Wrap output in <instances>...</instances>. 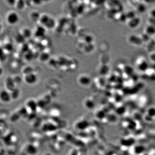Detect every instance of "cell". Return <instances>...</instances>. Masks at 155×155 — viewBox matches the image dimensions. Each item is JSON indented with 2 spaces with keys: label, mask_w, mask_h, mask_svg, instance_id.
<instances>
[{
  "label": "cell",
  "mask_w": 155,
  "mask_h": 155,
  "mask_svg": "<svg viewBox=\"0 0 155 155\" xmlns=\"http://www.w3.org/2000/svg\"><path fill=\"white\" fill-rule=\"evenodd\" d=\"M26 59L28 60H31L33 59V57H34V54L32 51H28L26 52Z\"/></svg>",
  "instance_id": "f1b7e54d"
},
{
  "label": "cell",
  "mask_w": 155,
  "mask_h": 155,
  "mask_svg": "<svg viewBox=\"0 0 155 155\" xmlns=\"http://www.w3.org/2000/svg\"><path fill=\"white\" fill-rule=\"evenodd\" d=\"M150 17L155 18V8L152 9L150 12Z\"/></svg>",
  "instance_id": "e575fe53"
},
{
  "label": "cell",
  "mask_w": 155,
  "mask_h": 155,
  "mask_svg": "<svg viewBox=\"0 0 155 155\" xmlns=\"http://www.w3.org/2000/svg\"><path fill=\"white\" fill-rule=\"evenodd\" d=\"M26 107L29 109L31 111L35 112L38 107V103L34 99L28 100L26 103Z\"/></svg>",
  "instance_id": "ba28073f"
},
{
  "label": "cell",
  "mask_w": 155,
  "mask_h": 155,
  "mask_svg": "<svg viewBox=\"0 0 155 155\" xmlns=\"http://www.w3.org/2000/svg\"><path fill=\"white\" fill-rule=\"evenodd\" d=\"M5 2L7 3L8 6L10 7H15L16 3V1H14V0H8L6 1Z\"/></svg>",
  "instance_id": "4dcf8cb0"
},
{
  "label": "cell",
  "mask_w": 155,
  "mask_h": 155,
  "mask_svg": "<svg viewBox=\"0 0 155 155\" xmlns=\"http://www.w3.org/2000/svg\"><path fill=\"white\" fill-rule=\"evenodd\" d=\"M55 25H56L55 20L53 18L51 17L49 20L44 26L46 29H52L55 27Z\"/></svg>",
  "instance_id": "ffe728a7"
},
{
  "label": "cell",
  "mask_w": 155,
  "mask_h": 155,
  "mask_svg": "<svg viewBox=\"0 0 155 155\" xmlns=\"http://www.w3.org/2000/svg\"><path fill=\"white\" fill-rule=\"evenodd\" d=\"M148 22L149 25H152L155 27V18L149 17L148 20Z\"/></svg>",
  "instance_id": "d6a6232c"
},
{
  "label": "cell",
  "mask_w": 155,
  "mask_h": 155,
  "mask_svg": "<svg viewBox=\"0 0 155 155\" xmlns=\"http://www.w3.org/2000/svg\"></svg>",
  "instance_id": "60d3db41"
},
{
  "label": "cell",
  "mask_w": 155,
  "mask_h": 155,
  "mask_svg": "<svg viewBox=\"0 0 155 155\" xmlns=\"http://www.w3.org/2000/svg\"><path fill=\"white\" fill-rule=\"evenodd\" d=\"M3 48L4 49V51L7 50V51L10 52L14 49V46H13V44L11 43H8L4 45V48Z\"/></svg>",
  "instance_id": "83f0119b"
},
{
  "label": "cell",
  "mask_w": 155,
  "mask_h": 155,
  "mask_svg": "<svg viewBox=\"0 0 155 155\" xmlns=\"http://www.w3.org/2000/svg\"><path fill=\"white\" fill-rule=\"evenodd\" d=\"M109 71V68L108 66L104 65L100 67L99 70V73L101 75H105L108 73Z\"/></svg>",
  "instance_id": "cb8c5ba5"
},
{
  "label": "cell",
  "mask_w": 155,
  "mask_h": 155,
  "mask_svg": "<svg viewBox=\"0 0 155 155\" xmlns=\"http://www.w3.org/2000/svg\"><path fill=\"white\" fill-rule=\"evenodd\" d=\"M149 58L150 59L152 62L155 63V51L153 52L150 53Z\"/></svg>",
  "instance_id": "836d02e7"
},
{
  "label": "cell",
  "mask_w": 155,
  "mask_h": 155,
  "mask_svg": "<svg viewBox=\"0 0 155 155\" xmlns=\"http://www.w3.org/2000/svg\"><path fill=\"white\" fill-rule=\"evenodd\" d=\"M21 33L26 39L30 38L32 35V31L29 28H23Z\"/></svg>",
  "instance_id": "4fadbf2b"
},
{
  "label": "cell",
  "mask_w": 155,
  "mask_h": 155,
  "mask_svg": "<svg viewBox=\"0 0 155 155\" xmlns=\"http://www.w3.org/2000/svg\"><path fill=\"white\" fill-rule=\"evenodd\" d=\"M147 49L148 51L150 52V53L155 51V40H151L148 43Z\"/></svg>",
  "instance_id": "44dd1931"
},
{
  "label": "cell",
  "mask_w": 155,
  "mask_h": 155,
  "mask_svg": "<svg viewBox=\"0 0 155 155\" xmlns=\"http://www.w3.org/2000/svg\"><path fill=\"white\" fill-rule=\"evenodd\" d=\"M70 155H79V154H78L77 152H76V151H73L72 152H72L70 153Z\"/></svg>",
  "instance_id": "74e56055"
},
{
  "label": "cell",
  "mask_w": 155,
  "mask_h": 155,
  "mask_svg": "<svg viewBox=\"0 0 155 155\" xmlns=\"http://www.w3.org/2000/svg\"><path fill=\"white\" fill-rule=\"evenodd\" d=\"M78 82L81 86L88 87L91 85V80L90 76L87 75L82 74L78 77Z\"/></svg>",
  "instance_id": "3957f363"
},
{
  "label": "cell",
  "mask_w": 155,
  "mask_h": 155,
  "mask_svg": "<svg viewBox=\"0 0 155 155\" xmlns=\"http://www.w3.org/2000/svg\"><path fill=\"white\" fill-rule=\"evenodd\" d=\"M24 82L29 85H35L38 81L37 76L34 72L25 75L23 78Z\"/></svg>",
  "instance_id": "277c9868"
},
{
  "label": "cell",
  "mask_w": 155,
  "mask_h": 155,
  "mask_svg": "<svg viewBox=\"0 0 155 155\" xmlns=\"http://www.w3.org/2000/svg\"><path fill=\"white\" fill-rule=\"evenodd\" d=\"M44 155H52L51 154H49V153H48V154H44Z\"/></svg>",
  "instance_id": "ab89813d"
},
{
  "label": "cell",
  "mask_w": 155,
  "mask_h": 155,
  "mask_svg": "<svg viewBox=\"0 0 155 155\" xmlns=\"http://www.w3.org/2000/svg\"><path fill=\"white\" fill-rule=\"evenodd\" d=\"M51 17L48 14H41L39 21L40 25L44 26L49 20Z\"/></svg>",
  "instance_id": "8fae6325"
},
{
  "label": "cell",
  "mask_w": 155,
  "mask_h": 155,
  "mask_svg": "<svg viewBox=\"0 0 155 155\" xmlns=\"http://www.w3.org/2000/svg\"><path fill=\"white\" fill-rule=\"evenodd\" d=\"M144 32L150 36L155 35V27L149 24L145 28Z\"/></svg>",
  "instance_id": "9a60e30c"
},
{
  "label": "cell",
  "mask_w": 155,
  "mask_h": 155,
  "mask_svg": "<svg viewBox=\"0 0 155 155\" xmlns=\"http://www.w3.org/2000/svg\"><path fill=\"white\" fill-rule=\"evenodd\" d=\"M5 85H6L7 90L9 91H11L16 88V84L14 81L13 78H8L5 81Z\"/></svg>",
  "instance_id": "30bf717a"
},
{
  "label": "cell",
  "mask_w": 155,
  "mask_h": 155,
  "mask_svg": "<svg viewBox=\"0 0 155 155\" xmlns=\"http://www.w3.org/2000/svg\"><path fill=\"white\" fill-rule=\"evenodd\" d=\"M10 92L12 100L17 99L19 98L20 94V89L16 88V87L14 90L10 91Z\"/></svg>",
  "instance_id": "ac0fdd59"
},
{
  "label": "cell",
  "mask_w": 155,
  "mask_h": 155,
  "mask_svg": "<svg viewBox=\"0 0 155 155\" xmlns=\"http://www.w3.org/2000/svg\"><path fill=\"white\" fill-rule=\"evenodd\" d=\"M119 20L120 22H121L122 23H124L126 21V20H127V19L126 16V14H121L119 18Z\"/></svg>",
  "instance_id": "1f68e13d"
},
{
  "label": "cell",
  "mask_w": 155,
  "mask_h": 155,
  "mask_svg": "<svg viewBox=\"0 0 155 155\" xmlns=\"http://www.w3.org/2000/svg\"><path fill=\"white\" fill-rule=\"evenodd\" d=\"M152 70L155 72V63H154L153 66H152Z\"/></svg>",
  "instance_id": "f35d334b"
},
{
  "label": "cell",
  "mask_w": 155,
  "mask_h": 155,
  "mask_svg": "<svg viewBox=\"0 0 155 155\" xmlns=\"http://www.w3.org/2000/svg\"><path fill=\"white\" fill-rule=\"evenodd\" d=\"M137 11L140 14H143L146 12L147 10V7L145 4L143 3H139L137 5Z\"/></svg>",
  "instance_id": "d6986e66"
},
{
  "label": "cell",
  "mask_w": 155,
  "mask_h": 155,
  "mask_svg": "<svg viewBox=\"0 0 155 155\" xmlns=\"http://www.w3.org/2000/svg\"><path fill=\"white\" fill-rule=\"evenodd\" d=\"M141 22L140 18L136 16L134 19L128 20V27L131 29H135L139 26Z\"/></svg>",
  "instance_id": "9c48e42d"
},
{
  "label": "cell",
  "mask_w": 155,
  "mask_h": 155,
  "mask_svg": "<svg viewBox=\"0 0 155 155\" xmlns=\"http://www.w3.org/2000/svg\"><path fill=\"white\" fill-rule=\"evenodd\" d=\"M41 14L37 11H32L30 14V18L32 21L36 22L39 21Z\"/></svg>",
  "instance_id": "2e32d148"
},
{
  "label": "cell",
  "mask_w": 155,
  "mask_h": 155,
  "mask_svg": "<svg viewBox=\"0 0 155 155\" xmlns=\"http://www.w3.org/2000/svg\"><path fill=\"white\" fill-rule=\"evenodd\" d=\"M33 68L31 66H27L25 67L23 70V73L24 74V76L30 74V73H33Z\"/></svg>",
  "instance_id": "484cf974"
},
{
  "label": "cell",
  "mask_w": 155,
  "mask_h": 155,
  "mask_svg": "<svg viewBox=\"0 0 155 155\" xmlns=\"http://www.w3.org/2000/svg\"><path fill=\"white\" fill-rule=\"evenodd\" d=\"M4 49L2 47H0V58L2 57H3L4 55Z\"/></svg>",
  "instance_id": "d590c367"
},
{
  "label": "cell",
  "mask_w": 155,
  "mask_h": 155,
  "mask_svg": "<svg viewBox=\"0 0 155 155\" xmlns=\"http://www.w3.org/2000/svg\"><path fill=\"white\" fill-rule=\"evenodd\" d=\"M126 14L128 20L134 19V18L137 16L136 13L133 10H130Z\"/></svg>",
  "instance_id": "603a6c76"
},
{
  "label": "cell",
  "mask_w": 155,
  "mask_h": 155,
  "mask_svg": "<svg viewBox=\"0 0 155 155\" xmlns=\"http://www.w3.org/2000/svg\"><path fill=\"white\" fill-rule=\"evenodd\" d=\"M3 70L1 67L0 66V77L1 76H2L3 74Z\"/></svg>",
  "instance_id": "8d00e7d4"
},
{
  "label": "cell",
  "mask_w": 155,
  "mask_h": 155,
  "mask_svg": "<svg viewBox=\"0 0 155 155\" xmlns=\"http://www.w3.org/2000/svg\"><path fill=\"white\" fill-rule=\"evenodd\" d=\"M6 20L7 23L9 25H16L20 20V16L16 11H10L6 16Z\"/></svg>",
  "instance_id": "6da1fadb"
},
{
  "label": "cell",
  "mask_w": 155,
  "mask_h": 155,
  "mask_svg": "<svg viewBox=\"0 0 155 155\" xmlns=\"http://www.w3.org/2000/svg\"><path fill=\"white\" fill-rule=\"evenodd\" d=\"M130 43L135 46H140L142 44L143 42L141 37L135 35H131L128 38Z\"/></svg>",
  "instance_id": "8992f818"
},
{
  "label": "cell",
  "mask_w": 155,
  "mask_h": 155,
  "mask_svg": "<svg viewBox=\"0 0 155 155\" xmlns=\"http://www.w3.org/2000/svg\"><path fill=\"white\" fill-rule=\"evenodd\" d=\"M16 42L19 43L20 44H22L25 42V38L23 36L21 33L18 34L16 36Z\"/></svg>",
  "instance_id": "4316f807"
},
{
  "label": "cell",
  "mask_w": 155,
  "mask_h": 155,
  "mask_svg": "<svg viewBox=\"0 0 155 155\" xmlns=\"http://www.w3.org/2000/svg\"><path fill=\"white\" fill-rule=\"evenodd\" d=\"M124 71L125 73H127V75H132L133 72V70L131 67L128 66H126L125 69H124Z\"/></svg>",
  "instance_id": "f546056e"
},
{
  "label": "cell",
  "mask_w": 155,
  "mask_h": 155,
  "mask_svg": "<svg viewBox=\"0 0 155 155\" xmlns=\"http://www.w3.org/2000/svg\"><path fill=\"white\" fill-rule=\"evenodd\" d=\"M50 54L46 52H43L39 55V60L42 62H46L50 59Z\"/></svg>",
  "instance_id": "7402d4cb"
},
{
  "label": "cell",
  "mask_w": 155,
  "mask_h": 155,
  "mask_svg": "<svg viewBox=\"0 0 155 155\" xmlns=\"http://www.w3.org/2000/svg\"><path fill=\"white\" fill-rule=\"evenodd\" d=\"M26 151L28 154L35 155L37 153V149L35 146L32 145H27L26 147Z\"/></svg>",
  "instance_id": "5bb4252c"
},
{
  "label": "cell",
  "mask_w": 155,
  "mask_h": 155,
  "mask_svg": "<svg viewBox=\"0 0 155 155\" xmlns=\"http://www.w3.org/2000/svg\"><path fill=\"white\" fill-rule=\"evenodd\" d=\"M84 105L87 109H94L95 106V103L93 100L90 98L86 99L84 101Z\"/></svg>",
  "instance_id": "7c38bea8"
},
{
  "label": "cell",
  "mask_w": 155,
  "mask_h": 155,
  "mask_svg": "<svg viewBox=\"0 0 155 155\" xmlns=\"http://www.w3.org/2000/svg\"><path fill=\"white\" fill-rule=\"evenodd\" d=\"M10 91L7 90L0 91V100L3 103H9L12 100Z\"/></svg>",
  "instance_id": "5b68a950"
},
{
  "label": "cell",
  "mask_w": 155,
  "mask_h": 155,
  "mask_svg": "<svg viewBox=\"0 0 155 155\" xmlns=\"http://www.w3.org/2000/svg\"><path fill=\"white\" fill-rule=\"evenodd\" d=\"M137 67L140 71L145 73L149 69V64L146 59L141 58L137 61Z\"/></svg>",
  "instance_id": "7a4b0ae2"
},
{
  "label": "cell",
  "mask_w": 155,
  "mask_h": 155,
  "mask_svg": "<svg viewBox=\"0 0 155 155\" xmlns=\"http://www.w3.org/2000/svg\"><path fill=\"white\" fill-rule=\"evenodd\" d=\"M46 29L44 26L39 25L36 28L34 35L38 38H41L46 34Z\"/></svg>",
  "instance_id": "52a82bcc"
},
{
  "label": "cell",
  "mask_w": 155,
  "mask_h": 155,
  "mask_svg": "<svg viewBox=\"0 0 155 155\" xmlns=\"http://www.w3.org/2000/svg\"><path fill=\"white\" fill-rule=\"evenodd\" d=\"M26 6V1H16V3L15 7L18 10H23Z\"/></svg>",
  "instance_id": "e0dca14e"
},
{
  "label": "cell",
  "mask_w": 155,
  "mask_h": 155,
  "mask_svg": "<svg viewBox=\"0 0 155 155\" xmlns=\"http://www.w3.org/2000/svg\"><path fill=\"white\" fill-rule=\"evenodd\" d=\"M140 37H141L143 42L148 43L151 40V38H150L151 36H149L145 32L142 33Z\"/></svg>",
  "instance_id": "d4e9b609"
}]
</instances>
